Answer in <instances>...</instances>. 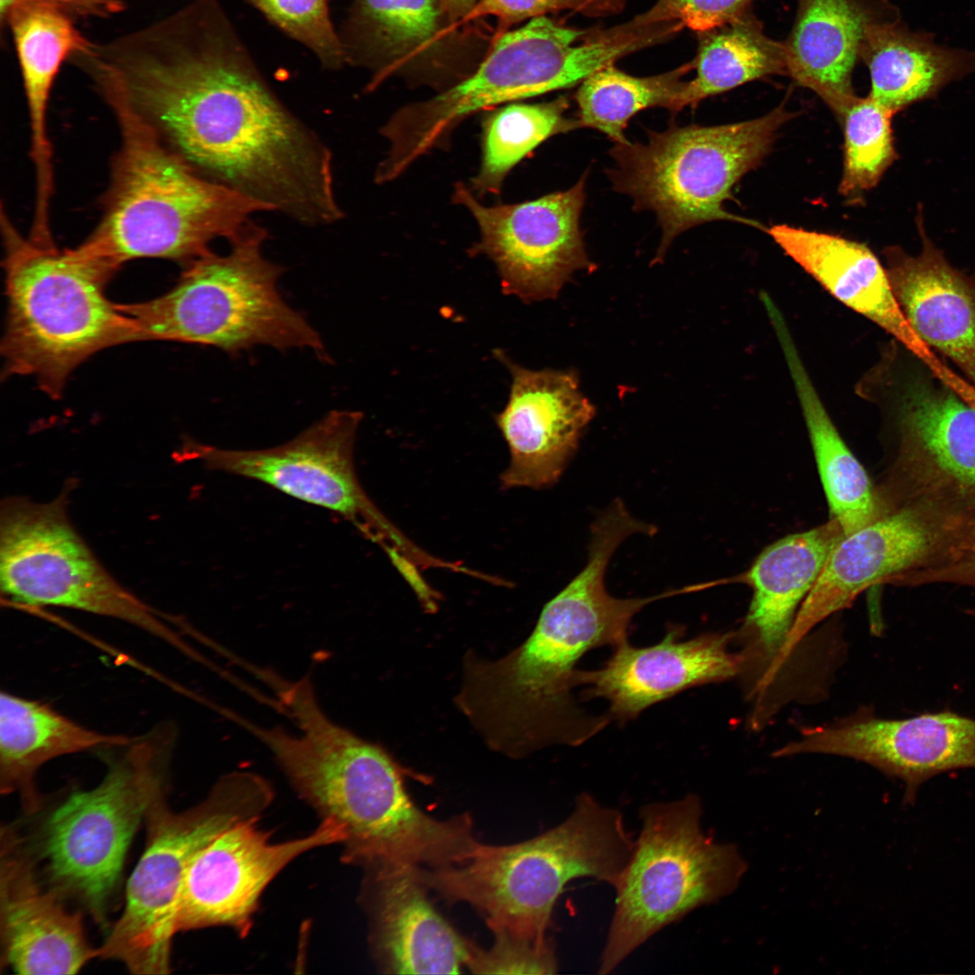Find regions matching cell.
<instances>
[{"mask_svg":"<svg viewBox=\"0 0 975 975\" xmlns=\"http://www.w3.org/2000/svg\"><path fill=\"white\" fill-rule=\"evenodd\" d=\"M89 70L203 176L305 227L343 218L331 151L271 89L217 0L97 43Z\"/></svg>","mask_w":975,"mask_h":975,"instance_id":"6da1fadb","label":"cell"},{"mask_svg":"<svg viewBox=\"0 0 975 975\" xmlns=\"http://www.w3.org/2000/svg\"><path fill=\"white\" fill-rule=\"evenodd\" d=\"M640 531L625 506L609 505L591 525L585 566L543 606L525 641L497 660L464 655L454 702L490 749L522 758L551 745L579 746L611 721L574 698L578 663L589 651L627 640L631 620L646 605L678 595L624 599L608 591L612 555Z\"/></svg>","mask_w":975,"mask_h":975,"instance_id":"7a4b0ae2","label":"cell"},{"mask_svg":"<svg viewBox=\"0 0 975 975\" xmlns=\"http://www.w3.org/2000/svg\"><path fill=\"white\" fill-rule=\"evenodd\" d=\"M297 726L298 734L276 740L274 758L299 795L343 827L347 863L434 868L463 861L475 848L470 818L423 812L406 790L404 769L380 745L319 707L303 711Z\"/></svg>","mask_w":975,"mask_h":975,"instance_id":"3957f363","label":"cell"},{"mask_svg":"<svg viewBox=\"0 0 975 975\" xmlns=\"http://www.w3.org/2000/svg\"><path fill=\"white\" fill-rule=\"evenodd\" d=\"M116 116L120 145L101 219L79 246L115 272L125 262L159 257L187 265L212 252L252 217L269 209L209 178L171 148L117 90L97 88Z\"/></svg>","mask_w":975,"mask_h":975,"instance_id":"277c9868","label":"cell"},{"mask_svg":"<svg viewBox=\"0 0 975 975\" xmlns=\"http://www.w3.org/2000/svg\"><path fill=\"white\" fill-rule=\"evenodd\" d=\"M634 842L622 813L584 793L562 822L536 837L511 845L478 842L462 862L417 873L427 888L475 907L495 935L545 941L565 886L585 877L613 887Z\"/></svg>","mask_w":975,"mask_h":975,"instance_id":"5b68a950","label":"cell"},{"mask_svg":"<svg viewBox=\"0 0 975 975\" xmlns=\"http://www.w3.org/2000/svg\"><path fill=\"white\" fill-rule=\"evenodd\" d=\"M7 300L4 376H33L59 398L71 373L94 354L138 341L134 320L105 293L116 274L78 249L24 237L3 212Z\"/></svg>","mask_w":975,"mask_h":975,"instance_id":"8992f818","label":"cell"},{"mask_svg":"<svg viewBox=\"0 0 975 975\" xmlns=\"http://www.w3.org/2000/svg\"><path fill=\"white\" fill-rule=\"evenodd\" d=\"M586 34L542 15L496 37L475 71L432 98L406 105L389 118L381 128L389 155L399 166L409 168L434 149L447 147L455 128L474 113L569 88L655 43L648 28L630 21L574 45Z\"/></svg>","mask_w":975,"mask_h":975,"instance_id":"52a82bcc","label":"cell"},{"mask_svg":"<svg viewBox=\"0 0 975 975\" xmlns=\"http://www.w3.org/2000/svg\"><path fill=\"white\" fill-rule=\"evenodd\" d=\"M268 232L252 219L228 241L187 264L166 293L118 308L135 323L139 340L200 344L235 354L257 345L307 348L324 356L319 333L279 293L283 269L268 260Z\"/></svg>","mask_w":975,"mask_h":975,"instance_id":"ba28073f","label":"cell"},{"mask_svg":"<svg viewBox=\"0 0 975 975\" xmlns=\"http://www.w3.org/2000/svg\"><path fill=\"white\" fill-rule=\"evenodd\" d=\"M865 380L887 413L894 460L877 487L887 512L936 509L975 524V406L896 341Z\"/></svg>","mask_w":975,"mask_h":975,"instance_id":"9c48e42d","label":"cell"},{"mask_svg":"<svg viewBox=\"0 0 975 975\" xmlns=\"http://www.w3.org/2000/svg\"><path fill=\"white\" fill-rule=\"evenodd\" d=\"M793 114L778 107L755 119L713 126L671 124L648 131L645 143L616 144L607 171L613 189L628 195L635 210L657 217L661 262L673 241L695 226L729 220L760 227L728 212L723 204L734 185L770 152L778 129Z\"/></svg>","mask_w":975,"mask_h":975,"instance_id":"30bf717a","label":"cell"},{"mask_svg":"<svg viewBox=\"0 0 975 975\" xmlns=\"http://www.w3.org/2000/svg\"><path fill=\"white\" fill-rule=\"evenodd\" d=\"M177 730L162 722L116 748L101 781L70 793L47 818L42 855L60 896L78 899L103 926L129 845L167 789Z\"/></svg>","mask_w":975,"mask_h":975,"instance_id":"8fae6325","label":"cell"},{"mask_svg":"<svg viewBox=\"0 0 975 975\" xmlns=\"http://www.w3.org/2000/svg\"><path fill=\"white\" fill-rule=\"evenodd\" d=\"M274 793L251 772L223 775L200 803L181 812L166 803V790L150 804L145 849L128 878L125 903L98 957L119 961L135 974L170 971L179 901L187 872L200 850L231 826L260 818Z\"/></svg>","mask_w":975,"mask_h":975,"instance_id":"7c38bea8","label":"cell"},{"mask_svg":"<svg viewBox=\"0 0 975 975\" xmlns=\"http://www.w3.org/2000/svg\"><path fill=\"white\" fill-rule=\"evenodd\" d=\"M695 794L641 809L630 859L614 885L616 904L599 973L614 970L655 933L730 895L747 865L737 847L708 836Z\"/></svg>","mask_w":975,"mask_h":975,"instance_id":"4fadbf2b","label":"cell"},{"mask_svg":"<svg viewBox=\"0 0 975 975\" xmlns=\"http://www.w3.org/2000/svg\"><path fill=\"white\" fill-rule=\"evenodd\" d=\"M68 483L57 497H5L0 506V588L13 602L56 607L131 625L190 655L175 617L151 607L98 561L68 515Z\"/></svg>","mask_w":975,"mask_h":975,"instance_id":"5bb4252c","label":"cell"},{"mask_svg":"<svg viewBox=\"0 0 975 975\" xmlns=\"http://www.w3.org/2000/svg\"><path fill=\"white\" fill-rule=\"evenodd\" d=\"M362 413L333 410L291 441L263 450H228L184 440L179 460L251 478L296 499L339 514L380 546L419 559L423 550L376 507L363 489L354 450Z\"/></svg>","mask_w":975,"mask_h":975,"instance_id":"9a60e30c","label":"cell"},{"mask_svg":"<svg viewBox=\"0 0 975 975\" xmlns=\"http://www.w3.org/2000/svg\"><path fill=\"white\" fill-rule=\"evenodd\" d=\"M968 525L923 506L897 507L832 548L802 603L776 663L816 625L849 607L865 590L905 573L936 567L955 552Z\"/></svg>","mask_w":975,"mask_h":975,"instance_id":"2e32d148","label":"cell"},{"mask_svg":"<svg viewBox=\"0 0 975 975\" xmlns=\"http://www.w3.org/2000/svg\"><path fill=\"white\" fill-rule=\"evenodd\" d=\"M586 175L564 191L514 204H481L464 183L455 184L452 200L476 220L480 238L471 253L496 265L504 292L525 302L556 298L572 274L593 271L580 218L586 199Z\"/></svg>","mask_w":975,"mask_h":975,"instance_id":"e0dca14e","label":"cell"},{"mask_svg":"<svg viewBox=\"0 0 975 975\" xmlns=\"http://www.w3.org/2000/svg\"><path fill=\"white\" fill-rule=\"evenodd\" d=\"M816 753L865 762L904 783L905 803L933 776L975 768V719L943 710L890 720L863 709L828 725L803 728L774 757Z\"/></svg>","mask_w":975,"mask_h":975,"instance_id":"ac0fdd59","label":"cell"},{"mask_svg":"<svg viewBox=\"0 0 975 975\" xmlns=\"http://www.w3.org/2000/svg\"><path fill=\"white\" fill-rule=\"evenodd\" d=\"M254 818L225 830L196 855L179 901L177 930L228 926L245 937L260 897L291 861L313 849L345 840L331 819L307 836L274 843Z\"/></svg>","mask_w":975,"mask_h":975,"instance_id":"d6986e66","label":"cell"},{"mask_svg":"<svg viewBox=\"0 0 975 975\" xmlns=\"http://www.w3.org/2000/svg\"><path fill=\"white\" fill-rule=\"evenodd\" d=\"M672 624L657 644L637 647L625 640L598 669L578 670L575 686L585 700L608 702L607 715L620 723L692 687L721 682L742 672L745 657L732 652L731 633H705L684 639Z\"/></svg>","mask_w":975,"mask_h":975,"instance_id":"ffe728a7","label":"cell"},{"mask_svg":"<svg viewBox=\"0 0 975 975\" xmlns=\"http://www.w3.org/2000/svg\"><path fill=\"white\" fill-rule=\"evenodd\" d=\"M502 360L512 384L506 405L496 418L510 453L501 488L549 487L577 450L595 407L580 392L574 371L531 370L505 356Z\"/></svg>","mask_w":975,"mask_h":975,"instance_id":"44dd1931","label":"cell"},{"mask_svg":"<svg viewBox=\"0 0 975 975\" xmlns=\"http://www.w3.org/2000/svg\"><path fill=\"white\" fill-rule=\"evenodd\" d=\"M1 864V939L5 963L23 975L78 973L98 956L88 942L78 913L63 905L60 895L43 890L32 866L16 853L6 833Z\"/></svg>","mask_w":975,"mask_h":975,"instance_id":"7402d4cb","label":"cell"},{"mask_svg":"<svg viewBox=\"0 0 975 975\" xmlns=\"http://www.w3.org/2000/svg\"><path fill=\"white\" fill-rule=\"evenodd\" d=\"M766 231L839 302L889 333L936 376L950 377L952 369L915 333L896 298L886 267L868 246L787 225H775Z\"/></svg>","mask_w":975,"mask_h":975,"instance_id":"603a6c76","label":"cell"},{"mask_svg":"<svg viewBox=\"0 0 975 975\" xmlns=\"http://www.w3.org/2000/svg\"><path fill=\"white\" fill-rule=\"evenodd\" d=\"M417 868L370 869L376 952L393 973H460L473 945L433 907Z\"/></svg>","mask_w":975,"mask_h":975,"instance_id":"cb8c5ba5","label":"cell"},{"mask_svg":"<svg viewBox=\"0 0 975 975\" xmlns=\"http://www.w3.org/2000/svg\"><path fill=\"white\" fill-rule=\"evenodd\" d=\"M922 251H885L887 272L910 325L931 348L951 359L975 387V282L953 268L919 222Z\"/></svg>","mask_w":975,"mask_h":975,"instance_id":"d4e9b609","label":"cell"},{"mask_svg":"<svg viewBox=\"0 0 975 975\" xmlns=\"http://www.w3.org/2000/svg\"><path fill=\"white\" fill-rule=\"evenodd\" d=\"M898 17L888 0H798L784 42L786 75L816 93L840 118L857 97L852 73L868 29Z\"/></svg>","mask_w":975,"mask_h":975,"instance_id":"484cf974","label":"cell"},{"mask_svg":"<svg viewBox=\"0 0 975 975\" xmlns=\"http://www.w3.org/2000/svg\"><path fill=\"white\" fill-rule=\"evenodd\" d=\"M10 26L15 45L31 129V156L35 174L34 209L48 214L53 190L52 150L47 132L51 88L63 60L91 43L60 7L36 4L14 9L2 22Z\"/></svg>","mask_w":975,"mask_h":975,"instance_id":"4316f807","label":"cell"},{"mask_svg":"<svg viewBox=\"0 0 975 975\" xmlns=\"http://www.w3.org/2000/svg\"><path fill=\"white\" fill-rule=\"evenodd\" d=\"M844 536L831 518L809 531L787 535L766 547L746 574L753 597L746 627L774 663L802 605L836 543Z\"/></svg>","mask_w":975,"mask_h":975,"instance_id":"83f0119b","label":"cell"},{"mask_svg":"<svg viewBox=\"0 0 975 975\" xmlns=\"http://www.w3.org/2000/svg\"><path fill=\"white\" fill-rule=\"evenodd\" d=\"M802 408L831 518L844 535L876 521L887 510L865 469L847 447L808 374L779 308L767 312Z\"/></svg>","mask_w":975,"mask_h":975,"instance_id":"f1b7e54d","label":"cell"},{"mask_svg":"<svg viewBox=\"0 0 975 975\" xmlns=\"http://www.w3.org/2000/svg\"><path fill=\"white\" fill-rule=\"evenodd\" d=\"M131 738L89 729L44 701L2 691L1 793L19 792L33 811L38 805L33 780L43 765L63 756L121 746Z\"/></svg>","mask_w":975,"mask_h":975,"instance_id":"f546056e","label":"cell"},{"mask_svg":"<svg viewBox=\"0 0 975 975\" xmlns=\"http://www.w3.org/2000/svg\"><path fill=\"white\" fill-rule=\"evenodd\" d=\"M859 58L869 70V96L894 114L975 69V51L940 45L908 29L900 17L872 24Z\"/></svg>","mask_w":975,"mask_h":975,"instance_id":"4dcf8cb0","label":"cell"},{"mask_svg":"<svg viewBox=\"0 0 975 975\" xmlns=\"http://www.w3.org/2000/svg\"><path fill=\"white\" fill-rule=\"evenodd\" d=\"M693 64L696 76L685 81L679 111L748 82L775 74L786 75L784 42L766 34L750 8L729 23L701 32Z\"/></svg>","mask_w":975,"mask_h":975,"instance_id":"1f68e13d","label":"cell"},{"mask_svg":"<svg viewBox=\"0 0 975 975\" xmlns=\"http://www.w3.org/2000/svg\"><path fill=\"white\" fill-rule=\"evenodd\" d=\"M569 102L560 97L549 102H511L489 110L482 119L481 162L471 180L478 197L499 194L511 170L548 138L580 128L566 116Z\"/></svg>","mask_w":975,"mask_h":975,"instance_id":"d6a6232c","label":"cell"},{"mask_svg":"<svg viewBox=\"0 0 975 975\" xmlns=\"http://www.w3.org/2000/svg\"><path fill=\"white\" fill-rule=\"evenodd\" d=\"M445 16L441 0H357L342 39L348 60L378 57L390 62L388 75L392 63L433 42Z\"/></svg>","mask_w":975,"mask_h":975,"instance_id":"836d02e7","label":"cell"},{"mask_svg":"<svg viewBox=\"0 0 975 975\" xmlns=\"http://www.w3.org/2000/svg\"><path fill=\"white\" fill-rule=\"evenodd\" d=\"M694 68L693 60L672 71L638 78L628 75L613 64L601 68L581 83L577 92L580 127H590L605 134L615 144L627 143L624 131L628 120L639 111L664 107L678 112L684 88L682 79Z\"/></svg>","mask_w":975,"mask_h":975,"instance_id":"e575fe53","label":"cell"},{"mask_svg":"<svg viewBox=\"0 0 975 975\" xmlns=\"http://www.w3.org/2000/svg\"><path fill=\"white\" fill-rule=\"evenodd\" d=\"M893 115L869 95L856 97L842 114L844 164L839 190L844 196L875 187L896 159Z\"/></svg>","mask_w":975,"mask_h":975,"instance_id":"d590c367","label":"cell"},{"mask_svg":"<svg viewBox=\"0 0 975 975\" xmlns=\"http://www.w3.org/2000/svg\"><path fill=\"white\" fill-rule=\"evenodd\" d=\"M282 30L336 70L348 60L342 39L330 19L327 0H248Z\"/></svg>","mask_w":975,"mask_h":975,"instance_id":"8d00e7d4","label":"cell"},{"mask_svg":"<svg viewBox=\"0 0 975 975\" xmlns=\"http://www.w3.org/2000/svg\"><path fill=\"white\" fill-rule=\"evenodd\" d=\"M466 966L478 974H552L558 968L549 939L531 941L502 934L495 935L488 950L473 946Z\"/></svg>","mask_w":975,"mask_h":975,"instance_id":"74e56055","label":"cell"},{"mask_svg":"<svg viewBox=\"0 0 975 975\" xmlns=\"http://www.w3.org/2000/svg\"><path fill=\"white\" fill-rule=\"evenodd\" d=\"M624 5L625 0H478L464 20L494 16L497 37L519 22L547 13L572 10L584 15L605 16L618 13Z\"/></svg>","mask_w":975,"mask_h":975,"instance_id":"f35d334b","label":"cell"},{"mask_svg":"<svg viewBox=\"0 0 975 975\" xmlns=\"http://www.w3.org/2000/svg\"><path fill=\"white\" fill-rule=\"evenodd\" d=\"M752 0H656L635 19L644 23L676 22L700 33L729 23L749 8Z\"/></svg>","mask_w":975,"mask_h":975,"instance_id":"ab89813d","label":"cell"},{"mask_svg":"<svg viewBox=\"0 0 975 975\" xmlns=\"http://www.w3.org/2000/svg\"><path fill=\"white\" fill-rule=\"evenodd\" d=\"M938 582L975 588V524L948 561L933 568L905 573L896 579V585L919 586ZM972 614L975 615V610Z\"/></svg>","mask_w":975,"mask_h":975,"instance_id":"60d3db41","label":"cell"},{"mask_svg":"<svg viewBox=\"0 0 975 975\" xmlns=\"http://www.w3.org/2000/svg\"><path fill=\"white\" fill-rule=\"evenodd\" d=\"M381 547L393 566L411 587L423 610L429 614L435 613L441 596L424 580L420 571L421 567L395 546L384 544Z\"/></svg>","mask_w":975,"mask_h":975,"instance_id":"b9f144b4","label":"cell"},{"mask_svg":"<svg viewBox=\"0 0 975 975\" xmlns=\"http://www.w3.org/2000/svg\"><path fill=\"white\" fill-rule=\"evenodd\" d=\"M36 4L51 5L67 11L69 14H80L77 0H0L1 23L14 9Z\"/></svg>","mask_w":975,"mask_h":975,"instance_id":"7bdbcfd3","label":"cell"},{"mask_svg":"<svg viewBox=\"0 0 975 975\" xmlns=\"http://www.w3.org/2000/svg\"><path fill=\"white\" fill-rule=\"evenodd\" d=\"M125 0H77L81 14L102 15L115 13L124 7Z\"/></svg>","mask_w":975,"mask_h":975,"instance_id":"ee69618b","label":"cell"},{"mask_svg":"<svg viewBox=\"0 0 975 975\" xmlns=\"http://www.w3.org/2000/svg\"><path fill=\"white\" fill-rule=\"evenodd\" d=\"M446 16L450 21L464 20L471 12L478 0H441Z\"/></svg>","mask_w":975,"mask_h":975,"instance_id":"f6af8a7d","label":"cell"}]
</instances>
